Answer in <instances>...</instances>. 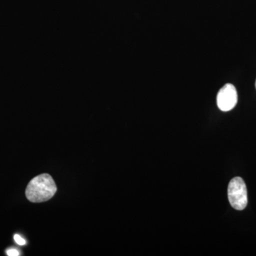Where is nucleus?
<instances>
[{
    "label": "nucleus",
    "instance_id": "nucleus-1",
    "mask_svg": "<svg viewBox=\"0 0 256 256\" xmlns=\"http://www.w3.org/2000/svg\"><path fill=\"white\" fill-rule=\"evenodd\" d=\"M56 191V185L52 176L48 174H42L32 178L26 186L25 194L28 201L40 203L50 200Z\"/></svg>",
    "mask_w": 256,
    "mask_h": 256
},
{
    "label": "nucleus",
    "instance_id": "nucleus-2",
    "mask_svg": "<svg viewBox=\"0 0 256 256\" xmlns=\"http://www.w3.org/2000/svg\"><path fill=\"white\" fill-rule=\"evenodd\" d=\"M228 197L230 205L235 210H242L248 204L246 185L240 178H232L229 182Z\"/></svg>",
    "mask_w": 256,
    "mask_h": 256
},
{
    "label": "nucleus",
    "instance_id": "nucleus-3",
    "mask_svg": "<svg viewBox=\"0 0 256 256\" xmlns=\"http://www.w3.org/2000/svg\"><path fill=\"white\" fill-rule=\"evenodd\" d=\"M217 106L224 112L232 110L238 102V94L235 86L227 84L220 89L216 97Z\"/></svg>",
    "mask_w": 256,
    "mask_h": 256
},
{
    "label": "nucleus",
    "instance_id": "nucleus-4",
    "mask_svg": "<svg viewBox=\"0 0 256 256\" xmlns=\"http://www.w3.org/2000/svg\"><path fill=\"white\" fill-rule=\"evenodd\" d=\"M14 239L15 240V242H16V244H18V245L20 246H24L25 244H26V240H25L24 238H23L22 237L20 236V235H18V234H16V235H14Z\"/></svg>",
    "mask_w": 256,
    "mask_h": 256
},
{
    "label": "nucleus",
    "instance_id": "nucleus-5",
    "mask_svg": "<svg viewBox=\"0 0 256 256\" xmlns=\"http://www.w3.org/2000/svg\"><path fill=\"white\" fill-rule=\"evenodd\" d=\"M6 255L9 256H20V252L15 248H10L6 250Z\"/></svg>",
    "mask_w": 256,
    "mask_h": 256
},
{
    "label": "nucleus",
    "instance_id": "nucleus-6",
    "mask_svg": "<svg viewBox=\"0 0 256 256\" xmlns=\"http://www.w3.org/2000/svg\"></svg>",
    "mask_w": 256,
    "mask_h": 256
}]
</instances>
